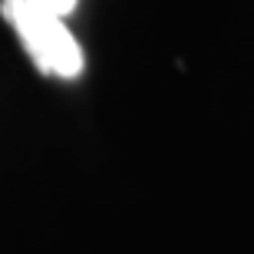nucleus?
<instances>
[{"instance_id": "f257e3e1", "label": "nucleus", "mask_w": 254, "mask_h": 254, "mask_svg": "<svg viewBox=\"0 0 254 254\" xmlns=\"http://www.w3.org/2000/svg\"><path fill=\"white\" fill-rule=\"evenodd\" d=\"M0 13L17 30L27 57L43 76L76 79L83 73V50L66 27V17L50 10L43 0H0Z\"/></svg>"}, {"instance_id": "f03ea898", "label": "nucleus", "mask_w": 254, "mask_h": 254, "mask_svg": "<svg viewBox=\"0 0 254 254\" xmlns=\"http://www.w3.org/2000/svg\"><path fill=\"white\" fill-rule=\"evenodd\" d=\"M43 3H47L50 10H57L60 17H69V13L76 10V3H79V0H43Z\"/></svg>"}]
</instances>
